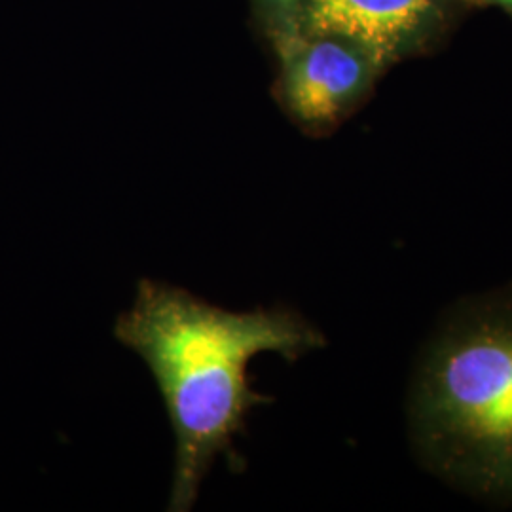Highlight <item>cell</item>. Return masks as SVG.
Listing matches in <instances>:
<instances>
[{
    "label": "cell",
    "instance_id": "cell-5",
    "mask_svg": "<svg viewBox=\"0 0 512 512\" xmlns=\"http://www.w3.org/2000/svg\"><path fill=\"white\" fill-rule=\"evenodd\" d=\"M258 18L274 48L300 35L304 0H255Z\"/></svg>",
    "mask_w": 512,
    "mask_h": 512
},
{
    "label": "cell",
    "instance_id": "cell-4",
    "mask_svg": "<svg viewBox=\"0 0 512 512\" xmlns=\"http://www.w3.org/2000/svg\"><path fill=\"white\" fill-rule=\"evenodd\" d=\"M459 6L461 0H304L300 35L349 38L389 69L435 46Z\"/></svg>",
    "mask_w": 512,
    "mask_h": 512
},
{
    "label": "cell",
    "instance_id": "cell-6",
    "mask_svg": "<svg viewBox=\"0 0 512 512\" xmlns=\"http://www.w3.org/2000/svg\"><path fill=\"white\" fill-rule=\"evenodd\" d=\"M461 4H473V6H495L505 10L512 18V0H461Z\"/></svg>",
    "mask_w": 512,
    "mask_h": 512
},
{
    "label": "cell",
    "instance_id": "cell-2",
    "mask_svg": "<svg viewBox=\"0 0 512 512\" xmlns=\"http://www.w3.org/2000/svg\"><path fill=\"white\" fill-rule=\"evenodd\" d=\"M406 425L423 469L512 505V283L442 313L414 365Z\"/></svg>",
    "mask_w": 512,
    "mask_h": 512
},
{
    "label": "cell",
    "instance_id": "cell-3",
    "mask_svg": "<svg viewBox=\"0 0 512 512\" xmlns=\"http://www.w3.org/2000/svg\"><path fill=\"white\" fill-rule=\"evenodd\" d=\"M275 54L279 105L310 135L338 128L387 71L365 46L338 35H298Z\"/></svg>",
    "mask_w": 512,
    "mask_h": 512
},
{
    "label": "cell",
    "instance_id": "cell-1",
    "mask_svg": "<svg viewBox=\"0 0 512 512\" xmlns=\"http://www.w3.org/2000/svg\"><path fill=\"white\" fill-rule=\"evenodd\" d=\"M120 344L148 366L175 437L169 511H190L219 456L238 467L234 440L249 412L272 399L256 393L249 365L275 353L294 363L327 338L293 310L230 311L181 287L141 279L135 302L114 323Z\"/></svg>",
    "mask_w": 512,
    "mask_h": 512
}]
</instances>
